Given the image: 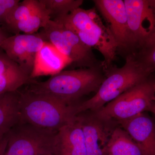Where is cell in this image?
Listing matches in <instances>:
<instances>
[{
    "mask_svg": "<svg viewBox=\"0 0 155 155\" xmlns=\"http://www.w3.org/2000/svg\"><path fill=\"white\" fill-rule=\"evenodd\" d=\"M132 54L145 67L155 71V42Z\"/></svg>",
    "mask_w": 155,
    "mask_h": 155,
    "instance_id": "cell-21",
    "label": "cell"
},
{
    "mask_svg": "<svg viewBox=\"0 0 155 155\" xmlns=\"http://www.w3.org/2000/svg\"><path fill=\"white\" fill-rule=\"evenodd\" d=\"M58 132L20 121L7 134L6 155H57Z\"/></svg>",
    "mask_w": 155,
    "mask_h": 155,
    "instance_id": "cell-5",
    "label": "cell"
},
{
    "mask_svg": "<svg viewBox=\"0 0 155 155\" xmlns=\"http://www.w3.org/2000/svg\"><path fill=\"white\" fill-rule=\"evenodd\" d=\"M19 93L21 120L23 122L58 132L76 116V104L69 105L54 97L26 90Z\"/></svg>",
    "mask_w": 155,
    "mask_h": 155,
    "instance_id": "cell-4",
    "label": "cell"
},
{
    "mask_svg": "<svg viewBox=\"0 0 155 155\" xmlns=\"http://www.w3.org/2000/svg\"><path fill=\"white\" fill-rule=\"evenodd\" d=\"M57 155H87L82 127L75 116L58 130Z\"/></svg>",
    "mask_w": 155,
    "mask_h": 155,
    "instance_id": "cell-14",
    "label": "cell"
},
{
    "mask_svg": "<svg viewBox=\"0 0 155 155\" xmlns=\"http://www.w3.org/2000/svg\"><path fill=\"white\" fill-rule=\"evenodd\" d=\"M8 143L7 134L0 137V155H6V148Z\"/></svg>",
    "mask_w": 155,
    "mask_h": 155,
    "instance_id": "cell-23",
    "label": "cell"
},
{
    "mask_svg": "<svg viewBox=\"0 0 155 155\" xmlns=\"http://www.w3.org/2000/svg\"><path fill=\"white\" fill-rule=\"evenodd\" d=\"M39 0H24L9 15L5 23L7 26L24 20L42 7Z\"/></svg>",
    "mask_w": 155,
    "mask_h": 155,
    "instance_id": "cell-20",
    "label": "cell"
},
{
    "mask_svg": "<svg viewBox=\"0 0 155 155\" xmlns=\"http://www.w3.org/2000/svg\"><path fill=\"white\" fill-rule=\"evenodd\" d=\"M118 122L130 135L143 155H155V122L144 113Z\"/></svg>",
    "mask_w": 155,
    "mask_h": 155,
    "instance_id": "cell-11",
    "label": "cell"
},
{
    "mask_svg": "<svg viewBox=\"0 0 155 155\" xmlns=\"http://www.w3.org/2000/svg\"><path fill=\"white\" fill-rule=\"evenodd\" d=\"M57 22L72 31L88 47L94 48L102 55L104 71L112 66L119 48L108 28L103 23L95 8H78L70 14L60 17Z\"/></svg>",
    "mask_w": 155,
    "mask_h": 155,
    "instance_id": "cell-3",
    "label": "cell"
},
{
    "mask_svg": "<svg viewBox=\"0 0 155 155\" xmlns=\"http://www.w3.org/2000/svg\"><path fill=\"white\" fill-rule=\"evenodd\" d=\"M38 33L69 58L71 65L81 68L102 66V63L98 64L91 48L84 44L75 32L62 24L50 19Z\"/></svg>",
    "mask_w": 155,
    "mask_h": 155,
    "instance_id": "cell-7",
    "label": "cell"
},
{
    "mask_svg": "<svg viewBox=\"0 0 155 155\" xmlns=\"http://www.w3.org/2000/svg\"><path fill=\"white\" fill-rule=\"evenodd\" d=\"M19 2V0H0V21L5 22Z\"/></svg>",
    "mask_w": 155,
    "mask_h": 155,
    "instance_id": "cell-22",
    "label": "cell"
},
{
    "mask_svg": "<svg viewBox=\"0 0 155 155\" xmlns=\"http://www.w3.org/2000/svg\"><path fill=\"white\" fill-rule=\"evenodd\" d=\"M45 41L39 33H19L8 37L0 48L31 77L37 54Z\"/></svg>",
    "mask_w": 155,
    "mask_h": 155,
    "instance_id": "cell-10",
    "label": "cell"
},
{
    "mask_svg": "<svg viewBox=\"0 0 155 155\" xmlns=\"http://www.w3.org/2000/svg\"><path fill=\"white\" fill-rule=\"evenodd\" d=\"M151 5L152 6L153 9L154 10L155 12V0H150Z\"/></svg>",
    "mask_w": 155,
    "mask_h": 155,
    "instance_id": "cell-26",
    "label": "cell"
},
{
    "mask_svg": "<svg viewBox=\"0 0 155 155\" xmlns=\"http://www.w3.org/2000/svg\"><path fill=\"white\" fill-rule=\"evenodd\" d=\"M102 70L101 66L62 71L45 81L32 79L25 90L75 105V102L84 96L97 91L105 78Z\"/></svg>",
    "mask_w": 155,
    "mask_h": 155,
    "instance_id": "cell-1",
    "label": "cell"
},
{
    "mask_svg": "<svg viewBox=\"0 0 155 155\" xmlns=\"http://www.w3.org/2000/svg\"></svg>",
    "mask_w": 155,
    "mask_h": 155,
    "instance_id": "cell-28",
    "label": "cell"
},
{
    "mask_svg": "<svg viewBox=\"0 0 155 155\" xmlns=\"http://www.w3.org/2000/svg\"><path fill=\"white\" fill-rule=\"evenodd\" d=\"M154 71L143 66L132 54L127 55L122 67L112 66L104 71V79L95 94L75 106V115L85 111L96 112L123 93L150 79Z\"/></svg>",
    "mask_w": 155,
    "mask_h": 155,
    "instance_id": "cell-2",
    "label": "cell"
},
{
    "mask_svg": "<svg viewBox=\"0 0 155 155\" xmlns=\"http://www.w3.org/2000/svg\"><path fill=\"white\" fill-rule=\"evenodd\" d=\"M148 111L151 112L155 115V102L153 103L151 105L149 110H148Z\"/></svg>",
    "mask_w": 155,
    "mask_h": 155,
    "instance_id": "cell-25",
    "label": "cell"
},
{
    "mask_svg": "<svg viewBox=\"0 0 155 155\" xmlns=\"http://www.w3.org/2000/svg\"><path fill=\"white\" fill-rule=\"evenodd\" d=\"M76 116L83 130L87 155H107L106 147L112 131L93 114L85 111Z\"/></svg>",
    "mask_w": 155,
    "mask_h": 155,
    "instance_id": "cell-12",
    "label": "cell"
},
{
    "mask_svg": "<svg viewBox=\"0 0 155 155\" xmlns=\"http://www.w3.org/2000/svg\"><path fill=\"white\" fill-rule=\"evenodd\" d=\"M9 36H8V35L6 34L5 31H3L2 29L0 28V47L1 45L3 42V41L6 39V38H8Z\"/></svg>",
    "mask_w": 155,
    "mask_h": 155,
    "instance_id": "cell-24",
    "label": "cell"
},
{
    "mask_svg": "<svg viewBox=\"0 0 155 155\" xmlns=\"http://www.w3.org/2000/svg\"><path fill=\"white\" fill-rule=\"evenodd\" d=\"M42 5L40 9L29 17L8 26V28L15 34L20 32H24L26 34H33L40 28H43L51 19L48 11Z\"/></svg>",
    "mask_w": 155,
    "mask_h": 155,
    "instance_id": "cell-18",
    "label": "cell"
},
{
    "mask_svg": "<svg viewBox=\"0 0 155 155\" xmlns=\"http://www.w3.org/2000/svg\"><path fill=\"white\" fill-rule=\"evenodd\" d=\"M106 153L107 155H143L130 135L120 127L112 131L106 147Z\"/></svg>",
    "mask_w": 155,
    "mask_h": 155,
    "instance_id": "cell-17",
    "label": "cell"
},
{
    "mask_svg": "<svg viewBox=\"0 0 155 155\" xmlns=\"http://www.w3.org/2000/svg\"><path fill=\"white\" fill-rule=\"evenodd\" d=\"M48 10L51 20L64 17L80 8L82 0H39Z\"/></svg>",
    "mask_w": 155,
    "mask_h": 155,
    "instance_id": "cell-19",
    "label": "cell"
},
{
    "mask_svg": "<svg viewBox=\"0 0 155 155\" xmlns=\"http://www.w3.org/2000/svg\"><path fill=\"white\" fill-rule=\"evenodd\" d=\"M96 8L107 23V26L119 48V51L131 52V43L127 12L123 0H95Z\"/></svg>",
    "mask_w": 155,
    "mask_h": 155,
    "instance_id": "cell-9",
    "label": "cell"
},
{
    "mask_svg": "<svg viewBox=\"0 0 155 155\" xmlns=\"http://www.w3.org/2000/svg\"><path fill=\"white\" fill-rule=\"evenodd\" d=\"M154 81L150 78L123 93L95 112L101 121L125 120L148 111L155 102Z\"/></svg>",
    "mask_w": 155,
    "mask_h": 155,
    "instance_id": "cell-6",
    "label": "cell"
},
{
    "mask_svg": "<svg viewBox=\"0 0 155 155\" xmlns=\"http://www.w3.org/2000/svg\"><path fill=\"white\" fill-rule=\"evenodd\" d=\"M134 54L155 42V12L150 0H124Z\"/></svg>",
    "mask_w": 155,
    "mask_h": 155,
    "instance_id": "cell-8",
    "label": "cell"
},
{
    "mask_svg": "<svg viewBox=\"0 0 155 155\" xmlns=\"http://www.w3.org/2000/svg\"><path fill=\"white\" fill-rule=\"evenodd\" d=\"M32 79L0 48V94L17 91Z\"/></svg>",
    "mask_w": 155,
    "mask_h": 155,
    "instance_id": "cell-15",
    "label": "cell"
},
{
    "mask_svg": "<svg viewBox=\"0 0 155 155\" xmlns=\"http://www.w3.org/2000/svg\"><path fill=\"white\" fill-rule=\"evenodd\" d=\"M20 121L19 91L0 94V137Z\"/></svg>",
    "mask_w": 155,
    "mask_h": 155,
    "instance_id": "cell-16",
    "label": "cell"
},
{
    "mask_svg": "<svg viewBox=\"0 0 155 155\" xmlns=\"http://www.w3.org/2000/svg\"><path fill=\"white\" fill-rule=\"evenodd\" d=\"M71 65L69 58L58 51L52 44L45 41L37 54L31 79L44 75H54Z\"/></svg>",
    "mask_w": 155,
    "mask_h": 155,
    "instance_id": "cell-13",
    "label": "cell"
},
{
    "mask_svg": "<svg viewBox=\"0 0 155 155\" xmlns=\"http://www.w3.org/2000/svg\"><path fill=\"white\" fill-rule=\"evenodd\" d=\"M154 88L155 91V81H154Z\"/></svg>",
    "mask_w": 155,
    "mask_h": 155,
    "instance_id": "cell-27",
    "label": "cell"
}]
</instances>
